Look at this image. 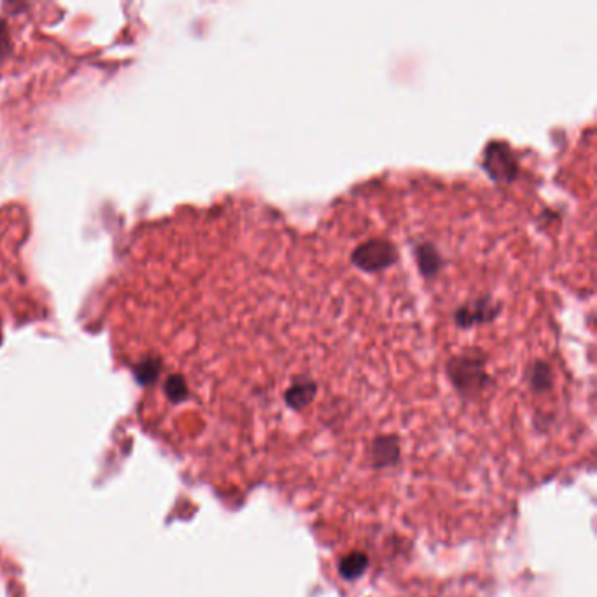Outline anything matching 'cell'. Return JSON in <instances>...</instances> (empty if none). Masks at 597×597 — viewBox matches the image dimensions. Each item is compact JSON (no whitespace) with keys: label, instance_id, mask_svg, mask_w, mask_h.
I'll return each mask as SVG.
<instances>
[{"label":"cell","instance_id":"obj_3","mask_svg":"<svg viewBox=\"0 0 597 597\" xmlns=\"http://www.w3.org/2000/svg\"><path fill=\"white\" fill-rule=\"evenodd\" d=\"M482 167L494 183L512 184L519 176V160L512 146L505 141H492L485 146Z\"/></svg>","mask_w":597,"mask_h":597},{"label":"cell","instance_id":"obj_6","mask_svg":"<svg viewBox=\"0 0 597 597\" xmlns=\"http://www.w3.org/2000/svg\"><path fill=\"white\" fill-rule=\"evenodd\" d=\"M370 456H372L375 468H389V466L400 463V440L391 435L375 438Z\"/></svg>","mask_w":597,"mask_h":597},{"label":"cell","instance_id":"obj_1","mask_svg":"<svg viewBox=\"0 0 597 597\" xmlns=\"http://www.w3.org/2000/svg\"><path fill=\"white\" fill-rule=\"evenodd\" d=\"M445 372L457 393L470 398L484 393L485 387L491 382L487 372V356L480 349H468L457 354L447 363Z\"/></svg>","mask_w":597,"mask_h":597},{"label":"cell","instance_id":"obj_8","mask_svg":"<svg viewBox=\"0 0 597 597\" xmlns=\"http://www.w3.org/2000/svg\"><path fill=\"white\" fill-rule=\"evenodd\" d=\"M527 384L534 393H547L554 387V370L547 361H534L527 370Z\"/></svg>","mask_w":597,"mask_h":597},{"label":"cell","instance_id":"obj_10","mask_svg":"<svg viewBox=\"0 0 597 597\" xmlns=\"http://www.w3.org/2000/svg\"><path fill=\"white\" fill-rule=\"evenodd\" d=\"M163 393L172 403H181V401L188 398L190 391H188V384H186L183 375L174 373V375H169L163 382Z\"/></svg>","mask_w":597,"mask_h":597},{"label":"cell","instance_id":"obj_4","mask_svg":"<svg viewBox=\"0 0 597 597\" xmlns=\"http://www.w3.org/2000/svg\"><path fill=\"white\" fill-rule=\"evenodd\" d=\"M499 312H501V302L494 300L491 295H480L459 305L454 310L452 319L457 328L471 330L482 324L492 323L499 316Z\"/></svg>","mask_w":597,"mask_h":597},{"label":"cell","instance_id":"obj_7","mask_svg":"<svg viewBox=\"0 0 597 597\" xmlns=\"http://www.w3.org/2000/svg\"><path fill=\"white\" fill-rule=\"evenodd\" d=\"M317 394V384L314 380L298 379L289 386L284 394V400L291 410H302L310 405Z\"/></svg>","mask_w":597,"mask_h":597},{"label":"cell","instance_id":"obj_2","mask_svg":"<svg viewBox=\"0 0 597 597\" xmlns=\"http://www.w3.org/2000/svg\"><path fill=\"white\" fill-rule=\"evenodd\" d=\"M400 260L398 247L391 240L370 239L359 244L351 254L354 267L366 274H379Z\"/></svg>","mask_w":597,"mask_h":597},{"label":"cell","instance_id":"obj_5","mask_svg":"<svg viewBox=\"0 0 597 597\" xmlns=\"http://www.w3.org/2000/svg\"><path fill=\"white\" fill-rule=\"evenodd\" d=\"M415 261H417V268L421 272L424 279H435L436 275L442 272L443 260L442 253L438 251V247L431 242H421L417 244L414 249Z\"/></svg>","mask_w":597,"mask_h":597},{"label":"cell","instance_id":"obj_9","mask_svg":"<svg viewBox=\"0 0 597 597\" xmlns=\"http://www.w3.org/2000/svg\"><path fill=\"white\" fill-rule=\"evenodd\" d=\"M370 559L361 552H352V554L345 555L344 559L338 564V571L340 576L345 580H358L359 576L365 575L366 569H368Z\"/></svg>","mask_w":597,"mask_h":597}]
</instances>
